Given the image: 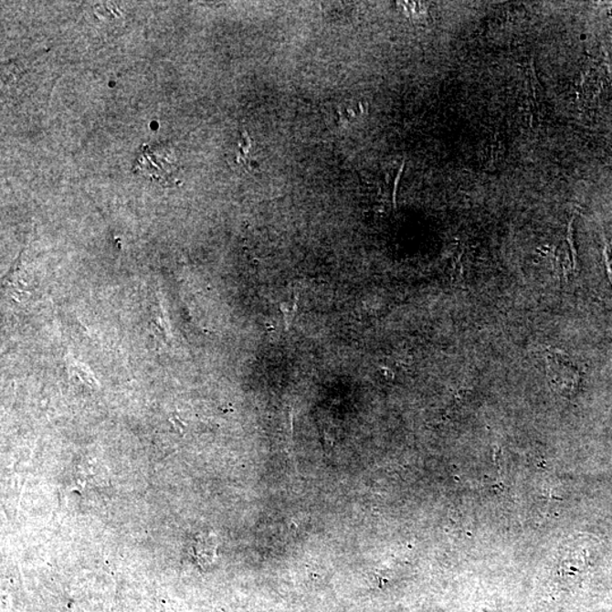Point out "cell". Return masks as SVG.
<instances>
[{"mask_svg": "<svg viewBox=\"0 0 612 612\" xmlns=\"http://www.w3.org/2000/svg\"><path fill=\"white\" fill-rule=\"evenodd\" d=\"M299 300H300L299 294H295L294 299L293 301H291V302L280 304V309L281 311L282 317H284L286 331H290L291 323H293L294 322L295 315L296 313H298Z\"/></svg>", "mask_w": 612, "mask_h": 612, "instance_id": "cell-1", "label": "cell"}, {"mask_svg": "<svg viewBox=\"0 0 612 612\" xmlns=\"http://www.w3.org/2000/svg\"><path fill=\"white\" fill-rule=\"evenodd\" d=\"M605 256L607 271H608L609 280L612 282V244L609 247L607 245Z\"/></svg>", "mask_w": 612, "mask_h": 612, "instance_id": "cell-2", "label": "cell"}]
</instances>
